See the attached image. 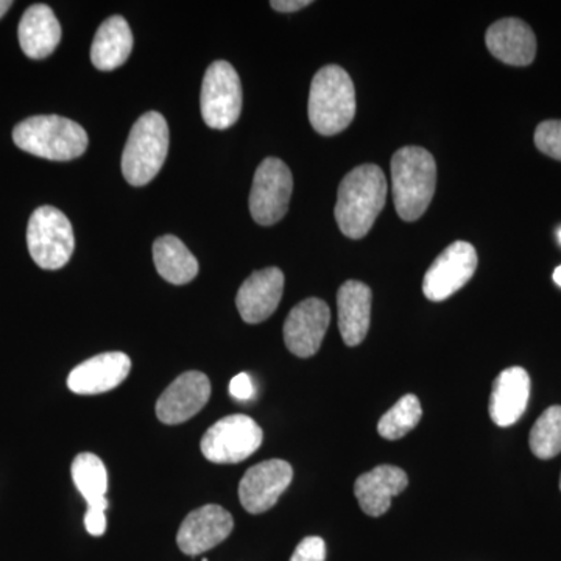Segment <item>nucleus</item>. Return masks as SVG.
<instances>
[{"label": "nucleus", "mask_w": 561, "mask_h": 561, "mask_svg": "<svg viewBox=\"0 0 561 561\" xmlns=\"http://www.w3.org/2000/svg\"><path fill=\"white\" fill-rule=\"evenodd\" d=\"M387 180L381 168L364 164L353 169L339 186L335 220L346 238L362 239L386 206Z\"/></svg>", "instance_id": "obj_1"}, {"label": "nucleus", "mask_w": 561, "mask_h": 561, "mask_svg": "<svg viewBox=\"0 0 561 561\" xmlns=\"http://www.w3.org/2000/svg\"><path fill=\"white\" fill-rule=\"evenodd\" d=\"M437 164L423 147H402L391 158L394 208L405 221L419 220L434 198Z\"/></svg>", "instance_id": "obj_2"}, {"label": "nucleus", "mask_w": 561, "mask_h": 561, "mask_svg": "<svg viewBox=\"0 0 561 561\" xmlns=\"http://www.w3.org/2000/svg\"><path fill=\"white\" fill-rule=\"evenodd\" d=\"M309 122L323 136L339 135L356 116V90L353 80L341 66L321 68L309 91Z\"/></svg>", "instance_id": "obj_3"}, {"label": "nucleus", "mask_w": 561, "mask_h": 561, "mask_svg": "<svg viewBox=\"0 0 561 561\" xmlns=\"http://www.w3.org/2000/svg\"><path fill=\"white\" fill-rule=\"evenodd\" d=\"M13 140L21 150L50 161H70L88 149L87 131L77 122L61 116H33L13 130Z\"/></svg>", "instance_id": "obj_4"}, {"label": "nucleus", "mask_w": 561, "mask_h": 561, "mask_svg": "<svg viewBox=\"0 0 561 561\" xmlns=\"http://www.w3.org/2000/svg\"><path fill=\"white\" fill-rule=\"evenodd\" d=\"M169 151V125L157 111L133 125L122 153V173L131 186H146L160 173Z\"/></svg>", "instance_id": "obj_5"}, {"label": "nucleus", "mask_w": 561, "mask_h": 561, "mask_svg": "<svg viewBox=\"0 0 561 561\" xmlns=\"http://www.w3.org/2000/svg\"><path fill=\"white\" fill-rule=\"evenodd\" d=\"M27 247L32 260L44 271L65 267L76 250V236L68 217L54 206H41L27 227Z\"/></svg>", "instance_id": "obj_6"}, {"label": "nucleus", "mask_w": 561, "mask_h": 561, "mask_svg": "<svg viewBox=\"0 0 561 561\" xmlns=\"http://www.w3.org/2000/svg\"><path fill=\"white\" fill-rule=\"evenodd\" d=\"M202 116L214 130H227L242 111V84L228 61H216L206 70L201 95Z\"/></svg>", "instance_id": "obj_7"}, {"label": "nucleus", "mask_w": 561, "mask_h": 561, "mask_svg": "<svg viewBox=\"0 0 561 561\" xmlns=\"http://www.w3.org/2000/svg\"><path fill=\"white\" fill-rule=\"evenodd\" d=\"M264 434L260 424L247 415H230L217 421L202 438V453L213 463L230 465L249 459L261 448Z\"/></svg>", "instance_id": "obj_8"}, {"label": "nucleus", "mask_w": 561, "mask_h": 561, "mask_svg": "<svg viewBox=\"0 0 561 561\" xmlns=\"http://www.w3.org/2000/svg\"><path fill=\"white\" fill-rule=\"evenodd\" d=\"M294 191V179L286 162L267 158L254 173L250 192V213L256 224L271 227L278 224L287 209Z\"/></svg>", "instance_id": "obj_9"}, {"label": "nucleus", "mask_w": 561, "mask_h": 561, "mask_svg": "<svg viewBox=\"0 0 561 561\" xmlns=\"http://www.w3.org/2000/svg\"><path fill=\"white\" fill-rule=\"evenodd\" d=\"M478 268V253L471 243H451L437 260L432 262L423 279V291L427 300L445 301L457 290L467 286Z\"/></svg>", "instance_id": "obj_10"}, {"label": "nucleus", "mask_w": 561, "mask_h": 561, "mask_svg": "<svg viewBox=\"0 0 561 561\" xmlns=\"http://www.w3.org/2000/svg\"><path fill=\"white\" fill-rule=\"evenodd\" d=\"M291 479L294 470L286 460L273 459L254 465L239 485L242 507L253 515L271 511L290 485Z\"/></svg>", "instance_id": "obj_11"}, {"label": "nucleus", "mask_w": 561, "mask_h": 561, "mask_svg": "<svg viewBox=\"0 0 561 561\" xmlns=\"http://www.w3.org/2000/svg\"><path fill=\"white\" fill-rule=\"evenodd\" d=\"M331 311L319 298H308L291 309L284 323V342L295 356L312 357L319 353L321 342L330 327Z\"/></svg>", "instance_id": "obj_12"}, {"label": "nucleus", "mask_w": 561, "mask_h": 561, "mask_svg": "<svg viewBox=\"0 0 561 561\" xmlns=\"http://www.w3.org/2000/svg\"><path fill=\"white\" fill-rule=\"evenodd\" d=\"M234 527L231 513L216 504L191 512L181 524L176 542L181 552L186 556H201L216 548L230 537Z\"/></svg>", "instance_id": "obj_13"}, {"label": "nucleus", "mask_w": 561, "mask_h": 561, "mask_svg": "<svg viewBox=\"0 0 561 561\" xmlns=\"http://www.w3.org/2000/svg\"><path fill=\"white\" fill-rule=\"evenodd\" d=\"M209 398L210 381L205 373H183L158 400V419L161 423L171 424V426L184 423L197 415L208 404Z\"/></svg>", "instance_id": "obj_14"}, {"label": "nucleus", "mask_w": 561, "mask_h": 561, "mask_svg": "<svg viewBox=\"0 0 561 561\" xmlns=\"http://www.w3.org/2000/svg\"><path fill=\"white\" fill-rule=\"evenodd\" d=\"M131 360L127 354L113 351L84 360L70 371L68 387L77 394H101L119 387L130 375Z\"/></svg>", "instance_id": "obj_15"}, {"label": "nucleus", "mask_w": 561, "mask_h": 561, "mask_svg": "<svg viewBox=\"0 0 561 561\" xmlns=\"http://www.w3.org/2000/svg\"><path fill=\"white\" fill-rule=\"evenodd\" d=\"M284 291V273L276 267L254 272L243 280L236 306L245 323H262L278 309Z\"/></svg>", "instance_id": "obj_16"}, {"label": "nucleus", "mask_w": 561, "mask_h": 561, "mask_svg": "<svg viewBox=\"0 0 561 561\" xmlns=\"http://www.w3.org/2000/svg\"><path fill=\"white\" fill-rule=\"evenodd\" d=\"M494 58L511 66H529L537 55V38L526 22L507 18L494 22L485 35Z\"/></svg>", "instance_id": "obj_17"}, {"label": "nucleus", "mask_w": 561, "mask_h": 561, "mask_svg": "<svg viewBox=\"0 0 561 561\" xmlns=\"http://www.w3.org/2000/svg\"><path fill=\"white\" fill-rule=\"evenodd\" d=\"M530 397V378L522 367L507 368L491 390L489 412L494 424L508 427L522 419Z\"/></svg>", "instance_id": "obj_18"}, {"label": "nucleus", "mask_w": 561, "mask_h": 561, "mask_svg": "<svg viewBox=\"0 0 561 561\" xmlns=\"http://www.w3.org/2000/svg\"><path fill=\"white\" fill-rule=\"evenodd\" d=\"M408 474L401 468L381 465L357 478L354 494L362 511L376 518L389 512L391 500L408 489Z\"/></svg>", "instance_id": "obj_19"}, {"label": "nucleus", "mask_w": 561, "mask_h": 561, "mask_svg": "<svg viewBox=\"0 0 561 561\" xmlns=\"http://www.w3.org/2000/svg\"><path fill=\"white\" fill-rule=\"evenodd\" d=\"M371 289L360 280H346L337 294L339 328L348 346L360 345L371 320Z\"/></svg>", "instance_id": "obj_20"}, {"label": "nucleus", "mask_w": 561, "mask_h": 561, "mask_svg": "<svg viewBox=\"0 0 561 561\" xmlns=\"http://www.w3.org/2000/svg\"><path fill=\"white\" fill-rule=\"evenodd\" d=\"M18 36L21 49L28 58L43 60L60 44L61 25L50 7L36 3L22 14Z\"/></svg>", "instance_id": "obj_21"}, {"label": "nucleus", "mask_w": 561, "mask_h": 561, "mask_svg": "<svg viewBox=\"0 0 561 561\" xmlns=\"http://www.w3.org/2000/svg\"><path fill=\"white\" fill-rule=\"evenodd\" d=\"M133 50V33L122 16H111L95 33L91 47V61L101 70L121 68Z\"/></svg>", "instance_id": "obj_22"}, {"label": "nucleus", "mask_w": 561, "mask_h": 561, "mask_svg": "<svg viewBox=\"0 0 561 561\" xmlns=\"http://www.w3.org/2000/svg\"><path fill=\"white\" fill-rule=\"evenodd\" d=\"M153 261L162 278L175 286L191 283L198 275V261L176 236H162L154 241Z\"/></svg>", "instance_id": "obj_23"}, {"label": "nucleus", "mask_w": 561, "mask_h": 561, "mask_svg": "<svg viewBox=\"0 0 561 561\" xmlns=\"http://www.w3.org/2000/svg\"><path fill=\"white\" fill-rule=\"evenodd\" d=\"M72 479L88 505L106 500L108 472L95 454H79L72 461Z\"/></svg>", "instance_id": "obj_24"}, {"label": "nucleus", "mask_w": 561, "mask_h": 561, "mask_svg": "<svg viewBox=\"0 0 561 561\" xmlns=\"http://www.w3.org/2000/svg\"><path fill=\"white\" fill-rule=\"evenodd\" d=\"M421 415L423 411L419 398L415 394H405L379 420V435L387 440H400L419 426Z\"/></svg>", "instance_id": "obj_25"}, {"label": "nucleus", "mask_w": 561, "mask_h": 561, "mask_svg": "<svg viewBox=\"0 0 561 561\" xmlns=\"http://www.w3.org/2000/svg\"><path fill=\"white\" fill-rule=\"evenodd\" d=\"M530 449L538 459L549 460L561 453V405L542 412L530 431Z\"/></svg>", "instance_id": "obj_26"}, {"label": "nucleus", "mask_w": 561, "mask_h": 561, "mask_svg": "<svg viewBox=\"0 0 561 561\" xmlns=\"http://www.w3.org/2000/svg\"><path fill=\"white\" fill-rule=\"evenodd\" d=\"M535 146L553 160L561 161V121L541 122L535 131Z\"/></svg>", "instance_id": "obj_27"}, {"label": "nucleus", "mask_w": 561, "mask_h": 561, "mask_svg": "<svg viewBox=\"0 0 561 561\" xmlns=\"http://www.w3.org/2000/svg\"><path fill=\"white\" fill-rule=\"evenodd\" d=\"M108 500L95 502V504L88 505V511L84 513V527L88 534L92 537H102L106 530V511H108Z\"/></svg>", "instance_id": "obj_28"}, {"label": "nucleus", "mask_w": 561, "mask_h": 561, "mask_svg": "<svg viewBox=\"0 0 561 561\" xmlns=\"http://www.w3.org/2000/svg\"><path fill=\"white\" fill-rule=\"evenodd\" d=\"M327 559V545L320 537L305 538L295 549L290 561H324Z\"/></svg>", "instance_id": "obj_29"}, {"label": "nucleus", "mask_w": 561, "mask_h": 561, "mask_svg": "<svg viewBox=\"0 0 561 561\" xmlns=\"http://www.w3.org/2000/svg\"><path fill=\"white\" fill-rule=\"evenodd\" d=\"M230 393L234 400L249 401L253 398L254 386L251 381L250 375L241 373V375L234 376L230 382Z\"/></svg>", "instance_id": "obj_30"}, {"label": "nucleus", "mask_w": 561, "mask_h": 561, "mask_svg": "<svg viewBox=\"0 0 561 561\" xmlns=\"http://www.w3.org/2000/svg\"><path fill=\"white\" fill-rule=\"evenodd\" d=\"M311 3V0H273L271 7L280 13H294V11L306 9Z\"/></svg>", "instance_id": "obj_31"}, {"label": "nucleus", "mask_w": 561, "mask_h": 561, "mask_svg": "<svg viewBox=\"0 0 561 561\" xmlns=\"http://www.w3.org/2000/svg\"><path fill=\"white\" fill-rule=\"evenodd\" d=\"M13 7L11 0H0V20L9 13V10Z\"/></svg>", "instance_id": "obj_32"}, {"label": "nucleus", "mask_w": 561, "mask_h": 561, "mask_svg": "<svg viewBox=\"0 0 561 561\" xmlns=\"http://www.w3.org/2000/svg\"><path fill=\"white\" fill-rule=\"evenodd\" d=\"M553 280H556V283L561 287V265L556 268V272H553Z\"/></svg>", "instance_id": "obj_33"}, {"label": "nucleus", "mask_w": 561, "mask_h": 561, "mask_svg": "<svg viewBox=\"0 0 561 561\" xmlns=\"http://www.w3.org/2000/svg\"><path fill=\"white\" fill-rule=\"evenodd\" d=\"M559 239H560V242H561V230L559 231Z\"/></svg>", "instance_id": "obj_34"}, {"label": "nucleus", "mask_w": 561, "mask_h": 561, "mask_svg": "<svg viewBox=\"0 0 561 561\" xmlns=\"http://www.w3.org/2000/svg\"><path fill=\"white\" fill-rule=\"evenodd\" d=\"M560 490H561V478H560Z\"/></svg>", "instance_id": "obj_35"}]
</instances>
